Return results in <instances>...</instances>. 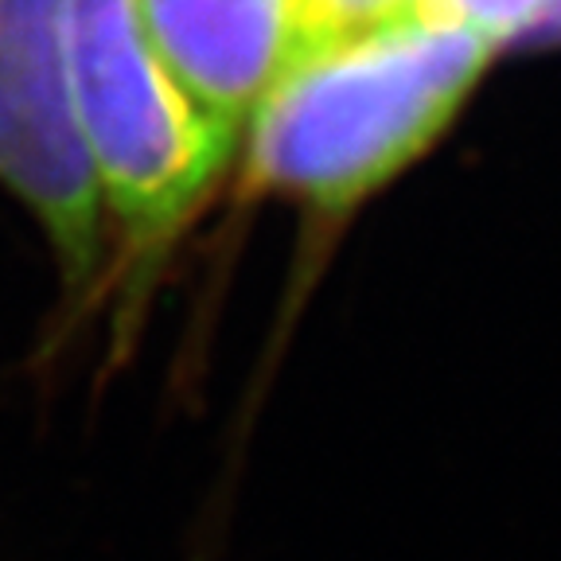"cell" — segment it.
Instances as JSON below:
<instances>
[{
  "label": "cell",
  "instance_id": "6da1fadb",
  "mask_svg": "<svg viewBox=\"0 0 561 561\" xmlns=\"http://www.w3.org/2000/svg\"><path fill=\"white\" fill-rule=\"evenodd\" d=\"M491 39L417 12L328 44L273 87L250 122L257 184L347 207L402 172L460 110Z\"/></svg>",
  "mask_w": 561,
  "mask_h": 561
},
{
  "label": "cell",
  "instance_id": "7a4b0ae2",
  "mask_svg": "<svg viewBox=\"0 0 561 561\" xmlns=\"http://www.w3.org/2000/svg\"><path fill=\"white\" fill-rule=\"evenodd\" d=\"M70 102L98 192L145 242L195 210L234 137L152 47L137 0H70Z\"/></svg>",
  "mask_w": 561,
  "mask_h": 561
},
{
  "label": "cell",
  "instance_id": "3957f363",
  "mask_svg": "<svg viewBox=\"0 0 561 561\" xmlns=\"http://www.w3.org/2000/svg\"><path fill=\"white\" fill-rule=\"evenodd\" d=\"M70 0H0V180L35 210L70 280L98 262V192L70 102Z\"/></svg>",
  "mask_w": 561,
  "mask_h": 561
},
{
  "label": "cell",
  "instance_id": "277c9868",
  "mask_svg": "<svg viewBox=\"0 0 561 561\" xmlns=\"http://www.w3.org/2000/svg\"><path fill=\"white\" fill-rule=\"evenodd\" d=\"M145 32L227 137L316 51L305 0H137Z\"/></svg>",
  "mask_w": 561,
  "mask_h": 561
},
{
  "label": "cell",
  "instance_id": "5b68a950",
  "mask_svg": "<svg viewBox=\"0 0 561 561\" xmlns=\"http://www.w3.org/2000/svg\"><path fill=\"white\" fill-rule=\"evenodd\" d=\"M561 9V0H417L413 12L437 24L472 27L483 39H503Z\"/></svg>",
  "mask_w": 561,
  "mask_h": 561
},
{
  "label": "cell",
  "instance_id": "8992f818",
  "mask_svg": "<svg viewBox=\"0 0 561 561\" xmlns=\"http://www.w3.org/2000/svg\"><path fill=\"white\" fill-rule=\"evenodd\" d=\"M417 0H305V16L312 27L316 51L340 44L370 27H382L398 16H410Z\"/></svg>",
  "mask_w": 561,
  "mask_h": 561
}]
</instances>
